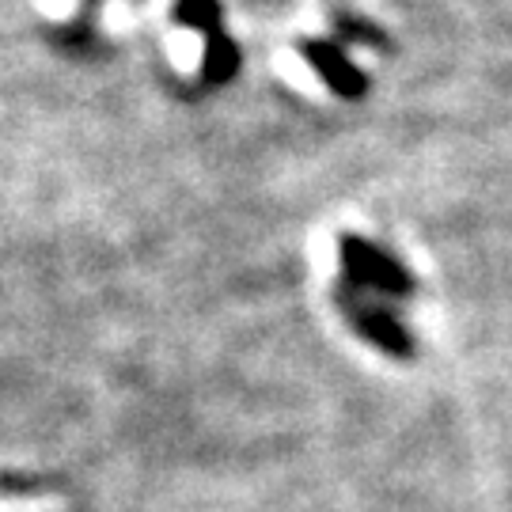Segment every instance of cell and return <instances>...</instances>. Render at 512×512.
Returning a JSON list of instances; mask_svg holds the SVG:
<instances>
[]
</instances>
